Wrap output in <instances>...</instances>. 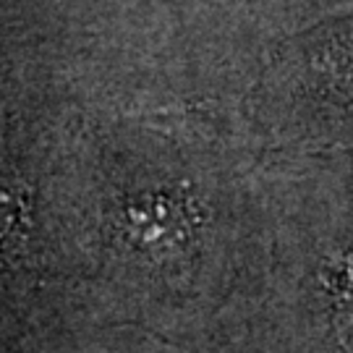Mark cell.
Listing matches in <instances>:
<instances>
[{
  "mask_svg": "<svg viewBox=\"0 0 353 353\" xmlns=\"http://www.w3.org/2000/svg\"><path fill=\"white\" fill-rule=\"evenodd\" d=\"M335 330L341 332L343 343L353 351V272L343 275V283L338 285V301H335Z\"/></svg>",
  "mask_w": 353,
  "mask_h": 353,
  "instance_id": "6da1fadb",
  "label": "cell"
}]
</instances>
